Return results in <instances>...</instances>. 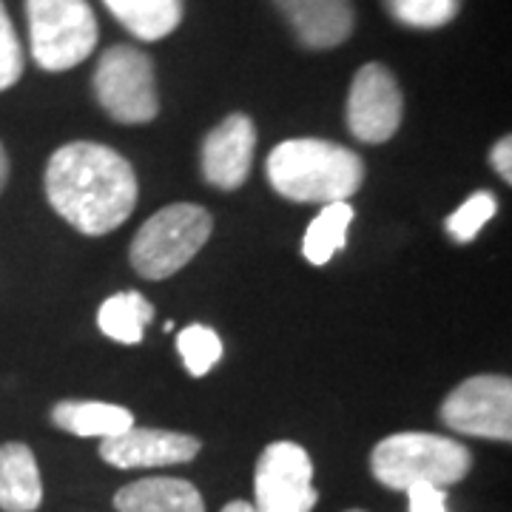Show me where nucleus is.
Wrapping results in <instances>:
<instances>
[{"label": "nucleus", "mask_w": 512, "mask_h": 512, "mask_svg": "<svg viewBox=\"0 0 512 512\" xmlns=\"http://www.w3.org/2000/svg\"><path fill=\"white\" fill-rule=\"evenodd\" d=\"M46 197L86 237H103L131 217L140 185L123 154L100 143H69L46 165Z\"/></svg>", "instance_id": "1"}, {"label": "nucleus", "mask_w": 512, "mask_h": 512, "mask_svg": "<svg viewBox=\"0 0 512 512\" xmlns=\"http://www.w3.org/2000/svg\"><path fill=\"white\" fill-rule=\"evenodd\" d=\"M265 171L279 197L305 205L345 202L365 183V163L356 151L313 137L279 143Z\"/></svg>", "instance_id": "2"}, {"label": "nucleus", "mask_w": 512, "mask_h": 512, "mask_svg": "<svg viewBox=\"0 0 512 512\" xmlns=\"http://www.w3.org/2000/svg\"><path fill=\"white\" fill-rule=\"evenodd\" d=\"M473 467V453L456 439L436 433H396L376 444L370 470L379 484L407 493L413 484L447 490Z\"/></svg>", "instance_id": "3"}, {"label": "nucleus", "mask_w": 512, "mask_h": 512, "mask_svg": "<svg viewBox=\"0 0 512 512\" xmlns=\"http://www.w3.org/2000/svg\"><path fill=\"white\" fill-rule=\"evenodd\" d=\"M211 214L194 202H174L143 222L131 242V265L143 279H168L200 254L211 237Z\"/></svg>", "instance_id": "4"}, {"label": "nucleus", "mask_w": 512, "mask_h": 512, "mask_svg": "<svg viewBox=\"0 0 512 512\" xmlns=\"http://www.w3.org/2000/svg\"><path fill=\"white\" fill-rule=\"evenodd\" d=\"M32 57L46 72L80 66L97 46V18L89 0H26Z\"/></svg>", "instance_id": "5"}, {"label": "nucleus", "mask_w": 512, "mask_h": 512, "mask_svg": "<svg viewBox=\"0 0 512 512\" xmlns=\"http://www.w3.org/2000/svg\"><path fill=\"white\" fill-rule=\"evenodd\" d=\"M94 94L111 120L123 126L151 123L160 111L154 63L134 46H111L94 72Z\"/></svg>", "instance_id": "6"}, {"label": "nucleus", "mask_w": 512, "mask_h": 512, "mask_svg": "<svg viewBox=\"0 0 512 512\" xmlns=\"http://www.w3.org/2000/svg\"><path fill=\"white\" fill-rule=\"evenodd\" d=\"M254 493V512H313L319 493L305 447L293 441L268 444L256 461Z\"/></svg>", "instance_id": "7"}, {"label": "nucleus", "mask_w": 512, "mask_h": 512, "mask_svg": "<svg viewBox=\"0 0 512 512\" xmlns=\"http://www.w3.org/2000/svg\"><path fill=\"white\" fill-rule=\"evenodd\" d=\"M441 421L467 436L512 439V382L507 376H473L441 404Z\"/></svg>", "instance_id": "8"}, {"label": "nucleus", "mask_w": 512, "mask_h": 512, "mask_svg": "<svg viewBox=\"0 0 512 512\" xmlns=\"http://www.w3.org/2000/svg\"><path fill=\"white\" fill-rule=\"evenodd\" d=\"M404 97L393 72L382 63L362 66L348 94V128L362 143H387L402 126Z\"/></svg>", "instance_id": "9"}, {"label": "nucleus", "mask_w": 512, "mask_h": 512, "mask_svg": "<svg viewBox=\"0 0 512 512\" xmlns=\"http://www.w3.org/2000/svg\"><path fill=\"white\" fill-rule=\"evenodd\" d=\"M256 126L248 114H231L202 140V177L214 188L234 191L248 180L254 163Z\"/></svg>", "instance_id": "10"}, {"label": "nucleus", "mask_w": 512, "mask_h": 512, "mask_svg": "<svg viewBox=\"0 0 512 512\" xmlns=\"http://www.w3.org/2000/svg\"><path fill=\"white\" fill-rule=\"evenodd\" d=\"M200 439L174 433V430H157V427H131L114 439L100 441V456L111 467L120 470H137V467H171L194 461L200 453Z\"/></svg>", "instance_id": "11"}, {"label": "nucleus", "mask_w": 512, "mask_h": 512, "mask_svg": "<svg viewBox=\"0 0 512 512\" xmlns=\"http://www.w3.org/2000/svg\"><path fill=\"white\" fill-rule=\"evenodd\" d=\"M276 6L308 49H333L353 32L350 0H276Z\"/></svg>", "instance_id": "12"}, {"label": "nucleus", "mask_w": 512, "mask_h": 512, "mask_svg": "<svg viewBox=\"0 0 512 512\" xmlns=\"http://www.w3.org/2000/svg\"><path fill=\"white\" fill-rule=\"evenodd\" d=\"M117 512H205L200 490L183 478H143L114 495Z\"/></svg>", "instance_id": "13"}, {"label": "nucleus", "mask_w": 512, "mask_h": 512, "mask_svg": "<svg viewBox=\"0 0 512 512\" xmlns=\"http://www.w3.org/2000/svg\"><path fill=\"white\" fill-rule=\"evenodd\" d=\"M43 501V481L35 453L26 444L0 447V510L35 512Z\"/></svg>", "instance_id": "14"}, {"label": "nucleus", "mask_w": 512, "mask_h": 512, "mask_svg": "<svg viewBox=\"0 0 512 512\" xmlns=\"http://www.w3.org/2000/svg\"><path fill=\"white\" fill-rule=\"evenodd\" d=\"M52 421L80 439H114L134 427V416L126 407L109 402H60L52 410Z\"/></svg>", "instance_id": "15"}, {"label": "nucleus", "mask_w": 512, "mask_h": 512, "mask_svg": "<svg viewBox=\"0 0 512 512\" xmlns=\"http://www.w3.org/2000/svg\"><path fill=\"white\" fill-rule=\"evenodd\" d=\"M114 18L140 40H163L183 20V0H103Z\"/></svg>", "instance_id": "16"}, {"label": "nucleus", "mask_w": 512, "mask_h": 512, "mask_svg": "<svg viewBox=\"0 0 512 512\" xmlns=\"http://www.w3.org/2000/svg\"><path fill=\"white\" fill-rule=\"evenodd\" d=\"M151 322H154V305L137 291L114 293L97 311V328L120 345H140L146 325Z\"/></svg>", "instance_id": "17"}, {"label": "nucleus", "mask_w": 512, "mask_h": 512, "mask_svg": "<svg viewBox=\"0 0 512 512\" xmlns=\"http://www.w3.org/2000/svg\"><path fill=\"white\" fill-rule=\"evenodd\" d=\"M350 222H353V208L348 202H328L305 231L302 239V254L311 265H328L336 251L345 248L348 242Z\"/></svg>", "instance_id": "18"}, {"label": "nucleus", "mask_w": 512, "mask_h": 512, "mask_svg": "<svg viewBox=\"0 0 512 512\" xmlns=\"http://www.w3.org/2000/svg\"><path fill=\"white\" fill-rule=\"evenodd\" d=\"M177 350L183 356L188 373L200 379L205 373H211L214 365L222 359V339L217 330L197 322V325H188L177 336Z\"/></svg>", "instance_id": "19"}, {"label": "nucleus", "mask_w": 512, "mask_h": 512, "mask_svg": "<svg viewBox=\"0 0 512 512\" xmlns=\"http://www.w3.org/2000/svg\"><path fill=\"white\" fill-rule=\"evenodd\" d=\"M393 18L413 29H439L456 18L461 0H384Z\"/></svg>", "instance_id": "20"}, {"label": "nucleus", "mask_w": 512, "mask_h": 512, "mask_svg": "<svg viewBox=\"0 0 512 512\" xmlns=\"http://www.w3.org/2000/svg\"><path fill=\"white\" fill-rule=\"evenodd\" d=\"M498 211V202L490 191H476L470 200L458 208L456 214L447 217V234L456 242H473L478 237V231L493 220Z\"/></svg>", "instance_id": "21"}, {"label": "nucleus", "mask_w": 512, "mask_h": 512, "mask_svg": "<svg viewBox=\"0 0 512 512\" xmlns=\"http://www.w3.org/2000/svg\"><path fill=\"white\" fill-rule=\"evenodd\" d=\"M23 74V49H20L18 32L12 18L0 0V92L12 89Z\"/></svg>", "instance_id": "22"}, {"label": "nucleus", "mask_w": 512, "mask_h": 512, "mask_svg": "<svg viewBox=\"0 0 512 512\" xmlns=\"http://www.w3.org/2000/svg\"><path fill=\"white\" fill-rule=\"evenodd\" d=\"M410 512H447V495L439 487L430 484H413L407 490Z\"/></svg>", "instance_id": "23"}, {"label": "nucleus", "mask_w": 512, "mask_h": 512, "mask_svg": "<svg viewBox=\"0 0 512 512\" xmlns=\"http://www.w3.org/2000/svg\"><path fill=\"white\" fill-rule=\"evenodd\" d=\"M512 140L510 137H501L498 143L493 146V154H490V163H493V168L507 180V183H512Z\"/></svg>", "instance_id": "24"}, {"label": "nucleus", "mask_w": 512, "mask_h": 512, "mask_svg": "<svg viewBox=\"0 0 512 512\" xmlns=\"http://www.w3.org/2000/svg\"><path fill=\"white\" fill-rule=\"evenodd\" d=\"M6 180H9V157H6V151L0 146V191L6 188Z\"/></svg>", "instance_id": "25"}, {"label": "nucleus", "mask_w": 512, "mask_h": 512, "mask_svg": "<svg viewBox=\"0 0 512 512\" xmlns=\"http://www.w3.org/2000/svg\"><path fill=\"white\" fill-rule=\"evenodd\" d=\"M222 512H254V504L251 501H231L222 507Z\"/></svg>", "instance_id": "26"}, {"label": "nucleus", "mask_w": 512, "mask_h": 512, "mask_svg": "<svg viewBox=\"0 0 512 512\" xmlns=\"http://www.w3.org/2000/svg\"><path fill=\"white\" fill-rule=\"evenodd\" d=\"M348 512H362V510H348Z\"/></svg>", "instance_id": "27"}]
</instances>
